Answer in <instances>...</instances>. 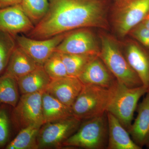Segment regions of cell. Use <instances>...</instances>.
Returning <instances> with one entry per match:
<instances>
[{"label": "cell", "mask_w": 149, "mask_h": 149, "mask_svg": "<svg viewBox=\"0 0 149 149\" xmlns=\"http://www.w3.org/2000/svg\"><path fill=\"white\" fill-rule=\"evenodd\" d=\"M46 15L26 36L45 40L82 28H109L108 0H49Z\"/></svg>", "instance_id": "6da1fadb"}, {"label": "cell", "mask_w": 149, "mask_h": 149, "mask_svg": "<svg viewBox=\"0 0 149 149\" xmlns=\"http://www.w3.org/2000/svg\"><path fill=\"white\" fill-rule=\"evenodd\" d=\"M100 52L99 56L118 82L129 88L142 86L138 74L128 64L116 41L104 32L100 35Z\"/></svg>", "instance_id": "7a4b0ae2"}, {"label": "cell", "mask_w": 149, "mask_h": 149, "mask_svg": "<svg viewBox=\"0 0 149 149\" xmlns=\"http://www.w3.org/2000/svg\"><path fill=\"white\" fill-rule=\"evenodd\" d=\"M116 88L84 85L71 107L73 116L83 121L106 113Z\"/></svg>", "instance_id": "3957f363"}, {"label": "cell", "mask_w": 149, "mask_h": 149, "mask_svg": "<svg viewBox=\"0 0 149 149\" xmlns=\"http://www.w3.org/2000/svg\"><path fill=\"white\" fill-rule=\"evenodd\" d=\"M108 142V124L106 112L82 121L76 132L63 143L61 148L102 149L107 148Z\"/></svg>", "instance_id": "277c9868"}, {"label": "cell", "mask_w": 149, "mask_h": 149, "mask_svg": "<svg viewBox=\"0 0 149 149\" xmlns=\"http://www.w3.org/2000/svg\"><path fill=\"white\" fill-rule=\"evenodd\" d=\"M148 92L143 85L131 88L118 82L107 111L115 116L128 131L139 100Z\"/></svg>", "instance_id": "5b68a950"}, {"label": "cell", "mask_w": 149, "mask_h": 149, "mask_svg": "<svg viewBox=\"0 0 149 149\" xmlns=\"http://www.w3.org/2000/svg\"><path fill=\"white\" fill-rule=\"evenodd\" d=\"M149 12V0H120L115 3L111 21L116 34L125 37Z\"/></svg>", "instance_id": "8992f818"}, {"label": "cell", "mask_w": 149, "mask_h": 149, "mask_svg": "<svg viewBox=\"0 0 149 149\" xmlns=\"http://www.w3.org/2000/svg\"><path fill=\"white\" fill-rule=\"evenodd\" d=\"M82 121L74 116L44 123L37 137L38 149L61 148L80 127Z\"/></svg>", "instance_id": "52a82bcc"}, {"label": "cell", "mask_w": 149, "mask_h": 149, "mask_svg": "<svg viewBox=\"0 0 149 149\" xmlns=\"http://www.w3.org/2000/svg\"><path fill=\"white\" fill-rule=\"evenodd\" d=\"M43 92L21 95L10 115L11 122L16 130L44 124L42 109Z\"/></svg>", "instance_id": "ba28073f"}, {"label": "cell", "mask_w": 149, "mask_h": 149, "mask_svg": "<svg viewBox=\"0 0 149 149\" xmlns=\"http://www.w3.org/2000/svg\"><path fill=\"white\" fill-rule=\"evenodd\" d=\"M59 53L99 56L100 46L90 28H82L69 32L56 48Z\"/></svg>", "instance_id": "9c48e42d"}, {"label": "cell", "mask_w": 149, "mask_h": 149, "mask_svg": "<svg viewBox=\"0 0 149 149\" xmlns=\"http://www.w3.org/2000/svg\"><path fill=\"white\" fill-rule=\"evenodd\" d=\"M69 32L45 40H35L22 34L15 35V37L17 45L21 48L37 65L43 66Z\"/></svg>", "instance_id": "30bf717a"}, {"label": "cell", "mask_w": 149, "mask_h": 149, "mask_svg": "<svg viewBox=\"0 0 149 149\" xmlns=\"http://www.w3.org/2000/svg\"><path fill=\"white\" fill-rule=\"evenodd\" d=\"M35 25L18 5L0 8V30L15 36L29 33Z\"/></svg>", "instance_id": "8fae6325"}, {"label": "cell", "mask_w": 149, "mask_h": 149, "mask_svg": "<svg viewBox=\"0 0 149 149\" xmlns=\"http://www.w3.org/2000/svg\"><path fill=\"white\" fill-rule=\"evenodd\" d=\"M84 85L112 89L118 81L99 56L91 60L77 77Z\"/></svg>", "instance_id": "7c38bea8"}, {"label": "cell", "mask_w": 149, "mask_h": 149, "mask_svg": "<svg viewBox=\"0 0 149 149\" xmlns=\"http://www.w3.org/2000/svg\"><path fill=\"white\" fill-rule=\"evenodd\" d=\"M83 86L78 77L67 76L52 80L45 91L71 108Z\"/></svg>", "instance_id": "4fadbf2b"}, {"label": "cell", "mask_w": 149, "mask_h": 149, "mask_svg": "<svg viewBox=\"0 0 149 149\" xmlns=\"http://www.w3.org/2000/svg\"><path fill=\"white\" fill-rule=\"evenodd\" d=\"M137 117L128 130L131 138L142 148L149 140V92L138 105Z\"/></svg>", "instance_id": "5bb4252c"}, {"label": "cell", "mask_w": 149, "mask_h": 149, "mask_svg": "<svg viewBox=\"0 0 149 149\" xmlns=\"http://www.w3.org/2000/svg\"><path fill=\"white\" fill-rule=\"evenodd\" d=\"M108 124L107 149H141L131 138L128 130L108 111H107Z\"/></svg>", "instance_id": "9a60e30c"}, {"label": "cell", "mask_w": 149, "mask_h": 149, "mask_svg": "<svg viewBox=\"0 0 149 149\" xmlns=\"http://www.w3.org/2000/svg\"><path fill=\"white\" fill-rule=\"evenodd\" d=\"M128 64L138 74L149 92V56L134 42L127 43L125 56Z\"/></svg>", "instance_id": "2e32d148"}, {"label": "cell", "mask_w": 149, "mask_h": 149, "mask_svg": "<svg viewBox=\"0 0 149 149\" xmlns=\"http://www.w3.org/2000/svg\"><path fill=\"white\" fill-rule=\"evenodd\" d=\"M43 66L39 65L17 80L21 95L45 91L52 81Z\"/></svg>", "instance_id": "e0dca14e"}, {"label": "cell", "mask_w": 149, "mask_h": 149, "mask_svg": "<svg viewBox=\"0 0 149 149\" xmlns=\"http://www.w3.org/2000/svg\"><path fill=\"white\" fill-rule=\"evenodd\" d=\"M38 66L35 61L17 45L4 73L9 74L17 80L36 69Z\"/></svg>", "instance_id": "ac0fdd59"}, {"label": "cell", "mask_w": 149, "mask_h": 149, "mask_svg": "<svg viewBox=\"0 0 149 149\" xmlns=\"http://www.w3.org/2000/svg\"><path fill=\"white\" fill-rule=\"evenodd\" d=\"M42 109L44 123L73 116L71 108L45 91L42 95Z\"/></svg>", "instance_id": "d6986e66"}, {"label": "cell", "mask_w": 149, "mask_h": 149, "mask_svg": "<svg viewBox=\"0 0 149 149\" xmlns=\"http://www.w3.org/2000/svg\"><path fill=\"white\" fill-rule=\"evenodd\" d=\"M19 99L17 80L6 73L0 75V106L5 105L14 107Z\"/></svg>", "instance_id": "ffe728a7"}, {"label": "cell", "mask_w": 149, "mask_h": 149, "mask_svg": "<svg viewBox=\"0 0 149 149\" xmlns=\"http://www.w3.org/2000/svg\"><path fill=\"white\" fill-rule=\"evenodd\" d=\"M42 125H32L19 131L13 140L6 147L7 149H37V137Z\"/></svg>", "instance_id": "44dd1931"}, {"label": "cell", "mask_w": 149, "mask_h": 149, "mask_svg": "<svg viewBox=\"0 0 149 149\" xmlns=\"http://www.w3.org/2000/svg\"><path fill=\"white\" fill-rule=\"evenodd\" d=\"M59 54L66 68L68 75L77 77L88 63L94 58L98 56Z\"/></svg>", "instance_id": "7402d4cb"}, {"label": "cell", "mask_w": 149, "mask_h": 149, "mask_svg": "<svg viewBox=\"0 0 149 149\" xmlns=\"http://www.w3.org/2000/svg\"><path fill=\"white\" fill-rule=\"evenodd\" d=\"M22 8L34 25L45 16L49 9V0H22Z\"/></svg>", "instance_id": "603a6c76"}, {"label": "cell", "mask_w": 149, "mask_h": 149, "mask_svg": "<svg viewBox=\"0 0 149 149\" xmlns=\"http://www.w3.org/2000/svg\"><path fill=\"white\" fill-rule=\"evenodd\" d=\"M16 46L14 36L0 30V75L5 71L11 56Z\"/></svg>", "instance_id": "cb8c5ba5"}, {"label": "cell", "mask_w": 149, "mask_h": 149, "mask_svg": "<svg viewBox=\"0 0 149 149\" xmlns=\"http://www.w3.org/2000/svg\"><path fill=\"white\" fill-rule=\"evenodd\" d=\"M43 66L52 80L68 76L60 54L57 52H55L46 61Z\"/></svg>", "instance_id": "d4e9b609"}, {"label": "cell", "mask_w": 149, "mask_h": 149, "mask_svg": "<svg viewBox=\"0 0 149 149\" xmlns=\"http://www.w3.org/2000/svg\"><path fill=\"white\" fill-rule=\"evenodd\" d=\"M10 122V116L5 105L0 106V147L4 146L8 142Z\"/></svg>", "instance_id": "484cf974"}, {"label": "cell", "mask_w": 149, "mask_h": 149, "mask_svg": "<svg viewBox=\"0 0 149 149\" xmlns=\"http://www.w3.org/2000/svg\"><path fill=\"white\" fill-rule=\"evenodd\" d=\"M129 34L149 49V29L139 24L133 28Z\"/></svg>", "instance_id": "4316f807"}, {"label": "cell", "mask_w": 149, "mask_h": 149, "mask_svg": "<svg viewBox=\"0 0 149 149\" xmlns=\"http://www.w3.org/2000/svg\"><path fill=\"white\" fill-rule=\"evenodd\" d=\"M22 0H0V8L21 4Z\"/></svg>", "instance_id": "83f0119b"}, {"label": "cell", "mask_w": 149, "mask_h": 149, "mask_svg": "<svg viewBox=\"0 0 149 149\" xmlns=\"http://www.w3.org/2000/svg\"><path fill=\"white\" fill-rule=\"evenodd\" d=\"M140 24L149 29V12Z\"/></svg>", "instance_id": "f1b7e54d"}, {"label": "cell", "mask_w": 149, "mask_h": 149, "mask_svg": "<svg viewBox=\"0 0 149 149\" xmlns=\"http://www.w3.org/2000/svg\"><path fill=\"white\" fill-rule=\"evenodd\" d=\"M146 146L147 148H148L149 149V140L148 141V143H147L146 145Z\"/></svg>", "instance_id": "f546056e"}, {"label": "cell", "mask_w": 149, "mask_h": 149, "mask_svg": "<svg viewBox=\"0 0 149 149\" xmlns=\"http://www.w3.org/2000/svg\"><path fill=\"white\" fill-rule=\"evenodd\" d=\"M113 1H114L115 3H116V2H117L119 1H120V0H113Z\"/></svg>", "instance_id": "4dcf8cb0"}]
</instances>
